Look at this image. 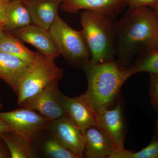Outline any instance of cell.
<instances>
[{
	"instance_id": "obj_22",
	"label": "cell",
	"mask_w": 158,
	"mask_h": 158,
	"mask_svg": "<svg viewBox=\"0 0 158 158\" xmlns=\"http://www.w3.org/2000/svg\"><path fill=\"white\" fill-rule=\"evenodd\" d=\"M149 95L152 105L158 114V74L149 75Z\"/></svg>"
},
{
	"instance_id": "obj_27",
	"label": "cell",
	"mask_w": 158,
	"mask_h": 158,
	"mask_svg": "<svg viewBox=\"0 0 158 158\" xmlns=\"http://www.w3.org/2000/svg\"><path fill=\"white\" fill-rule=\"evenodd\" d=\"M3 24H4V23L0 24V34H1V33L4 31V29H3Z\"/></svg>"
},
{
	"instance_id": "obj_26",
	"label": "cell",
	"mask_w": 158,
	"mask_h": 158,
	"mask_svg": "<svg viewBox=\"0 0 158 158\" xmlns=\"http://www.w3.org/2000/svg\"><path fill=\"white\" fill-rule=\"evenodd\" d=\"M1 138H0V158H9V155L6 151V149L2 145V143L1 141Z\"/></svg>"
},
{
	"instance_id": "obj_3",
	"label": "cell",
	"mask_w": 158,
	"mask_h": 158,
	"mask_svg": "<svg viewBox=\"0 0 158 158\" xmlns=\"http://www.w3.org/2000/svg\"><path fill=\"white\" fill-rule=\"evenodd\" d=\"M81 32L94 64L114 61L116 52V19L103 13L85 10L81 13Z\"/></svg>"
},
{
	"instance_id": "obj_18",
	"label": "cell",
	"mask_w": 158,
	"mask_h": 158,
	"mask_svg": "<svg viewBox=\"0 0 158 158\" xmlns=\"http://www.w3.org/2000/svg\"><path fill=\"white\" fill-rule=\"evenodd\" d=\"M9 150L11 158H34L37 154L31 141L19 134L11 131L0 136Z\"/></svg>"
},
{
	"instance_id": "obj_25",
	"label": "cell",
	"mask_w": 158,
	"mask_h": 158,
	"mask_svg": "<svg viewBox=\"0 0 158 158\" xmlns=\"http://www.w3.org/2000/svg\"><path fill=\"white\" fill-rule=\"evenodd\" d=\"M3 105L1 101V99L0 98V109L2 108ZM11 130L9 129V127L4 123L1 119H0V136L2 135L4 133L11 131Z\"/></svg>"
},
{
	"instance_id": "obj_24",
	"label": "cell",
	"mask_w": 158,
	"mask_h": 158,
	"mask_svg": "<svg viewBox=\"0 0 158 158\" xmlns=\"http://www.w3.org/2000/svg\"><path fill=\"white\" fill-rule=\"evenodd\" d=\"M7 2L0 0V24L4 23L6 17V6Z\"/></svg>"
},
{
	"instance_id": "obj_28",
	"label": "cell",
	"mask_w": 158,
	"mask_h": 158,
	"mask_svg": "<svg viewBox=\"0 0 158 158\" xmlns=\"http://www.w3.org/2000/svg\"><path fill=\"white\" fill-rule=\"evenodd\" d=\"M156 130L157 131V134H158V118L157 121L156 123Z\"/></svg>"
},
{
	"instance_id": "obj_20",
	"label": "cell",
	"mask_w": 158,
	"mask_h": 158,
	"mask_svg": "<svg viewBox=\"0 0 158 158\" xmlns=\"http://www.w3.org/2000/svg\"><path fill=\"white\" fill-rule=\"evenodd\" d=\"M43 151L48 158H80L67 149L52 134L44 141Z\"/></svg>"
},
{
	"instance_id": "obj_1",
	"label": "cell",
	"mask_w": 158,
	"mask_h": 158,
	"mask_svg": "<svg viewBox=\"0 0 158 158\" xmlns=\"http://www.w3.org/2000/svg\"><path fill=\"white\" fill-rule=\"evenodd\" d=\"M115 27L116 62L122 67H129L138 56L158 49V11L146 7L128 8L115 21Z\"/></svg>"
},
{
	"instance_id": "obj_29",
	"label": "cell",
	"mask_w": 158,
	"mask_h": 158,
	"mask_svg": "<svg viewBox=\"0 0 158 158\" xmlns=\"http://www.w3.org/2000/svg\"><path fill=\"white\" fill-rule=\"evenodd\" d=\"M2 1H4V2H10L11 0H2Z\"/></svg>"
},
{
	"instance_id": "obj_9",
	"label": "cell",
	"mask_w": 158,
	"mask_h": 158,
	"mask_svg": "<svg viewBox=\"0 0 158 158\" xmlns=\"http://www.w3.org/2000/svg\"><path fill=\"white\" fill-rule=\"evenodd\" d=\"M98 127L109 135L118 151L116 158H125L127 150L124 147V124L121 105L118 102L115 108L98 113Z\"/></svg>"
},
{
	"instance_id": "obj_10",
	"label": "cell",
	"mask_w": 158,
	"mask_h": 158,
	"mask_svg": "<svg viewBox=\"0 0 158 158\" xmlns=\"http://www.w3.org/2000/svg\"><path fill=\"white\" fill-rule=\"evenodd\" d=\"M49 130L67 149L79 158L83 157L85 134L68 117L64 116L51 122Z\"/></svg>"
},
{
	"instance_id": "obj_5",
	"label": "cell",
	"mask_w": 158,
	"mask_h": 158,
	"mask_svg": "<svg viewBox=\"0 0 158 158\" xmlns=\"http://www.w3.org/2000/svg\"><path fill=\"white\" fill-rule=\"evenodd\" d=\"M49 31L60 55L68 62L82 66L90 59V52L81 31L72 28L59 15Z\"/></svg>"
},
{
	"instance_id": "obj_7",
	"label": "cell",
	"mask_w": 158,
	"mask_h": 158,
	"mask_svg": "<svg viewBox=\"0 0 158 158\" xmlns=\"http://www.w3.org/2000/svg\"><path fill=\"white\" fill-rule=\"evenodd\" d=\"M58 82L49 85L20 106L36 111L52 121L66 116L63 104L64 95L59 90Z\"/></svg>"
},
{
	"instance_id": "obj_14",
	"label": "cell",
	"mask_w": 158,
	"mask_h": 158,
	"mask_svg": "<svg viewBox=\"0 0 158 158\" xmlns=\"http://www.w3.org/2000/svg\"><path fill=\"white\" fill-rule=\"evenodd\" d=\"M62 0H25L32 24L49 30L58 16Z\"/></svg>"
},
{
	"instance_id": "obj_16",
	"label": "cell",
	"mask_w": 158,
	"mask_h": 158,
	"mask_svg": "<svg viewBox=\"0 0 158 158\" xmlns=\"http://www.w3.org/2000/svg\"><path fill=\"white\" fill-rule=\"evenodd\" d=\"M4 31L13 32L32 24L25 0H11L6 4Z\"/></svg>"
},
{
	"instance_id": "obj_17",
	"label": "cell",
	"mask_w": 158,
	"mask_h": 158,
	"mask_svg": "<svg viewBox=\"0 0 158 158\" xmlns=\"http://www.w3.org/2000/svg\"><path fill=\"white\" fill-rule=\"evenodd\" d=\"M23 43L11 33L3 31L0 34V52L17 57L32 65L37 61L38 52H34L30 50Z\"/></svg>"
},
{
	"instance_id": "obj_23",
	"label": "cell",
	"mask_w": 158,
	"mask_h": 158,
	"mask_svg": "<svg viewBox=\"0 0 158 158\" xmlns=\"http://www.w3.org/2000/svg\"><path fill=\"white\" fill-rule=\"evenodd\" d=\"M128 6L131 9L146 7L158 11V0H128Z\"/></svg>"
},
{
	"instance_id": "obj_19",
	"label": "cell",
	"mask_w": 158,
	"mask_h": 158,
	"mask_svg": "<svg viewBox=\"0 0 158 158\" xmlns=\"http://www.w3.org/2000/svg\"><path fill=\"white\" fill-rule=\"evenodd\" d=\"M130 68L134 75L140 72L158 74V49L138 56Z\"/></svg>"
},
{
	"instance_id": "obj_6",
	"label": "cell",
	"mask_w": 158,
	"mask_h": 158,
	"mask_svg": "<svg viewBox=\"0 0 158 158\" xmlns=\"http://www.w3.org/2000/svg\"><path fill=\"white\" fill-rule=\"evenodd\" d=\"M0 119L11 131L32 142L36 141L42 132L49 130L52 122L36 111L23 107L0 113Z\"/></svg>"
},
{
	"instance_id": "obj_11",
	"label": "cell",
	"mask_w": 158,
	"mask_h": 158,
	"mask_svg": "<svg viewBox=\"0 0 158 158\" xmlns=\"http://www.w3.org/2000/svg\"><path fill=\"white\" fill-rule=\"evenodd\" d=\"M128 6V0H62L61 11L75 14L81 10L96 11L116 19Z\"/></svg>"
},
{
	"instance_id": "obj_4",
	"label": "cell",
	"mask_w": 158,
	"mask_h": 158,
	"mask_svg": "<svg viewBox=\"0 0 158 158\" xmlns=\"http://www.w3.org/2000/svg\"><path fill=\"white\" fill-rule=\"evenodd\" d=\"M38 52L37 61L30 65L19 82L17 93L19 106L63 77V69L57 66L55 60Z\"/></svg>"
},
{
	"instance_id": "obj_13",
	"label": "cell",
	"mask_w": 158,
	"mask_h": 158,
	"mask_svg": "<svg viewBox=\"0 0 158 158\" xmlns=\"http://www.w3.org/2000/svg\"><path fill=\"white\" fill-rule=\"evenodd\" d=\"M84 154L88 158H116L118 151L111 138L103 130L96 127L89 128L85 133Z\"/></svg>"
},
{
	"instance_id": "obj_2",
	"label": "cell",
	"mask_w": 158,
	"mask_h": 158,
	"mask_svg": "<svg viewBox=\"0 0 158 158\" xmlns=\"http://www.w3.org/2000/svg\"><path fill=\"white\" fill-rule=\"evenodd\" d=\"M88 82L86 91L97 112L108 109L125 82L134 75L130 67H122L116 61L94 64L83 63Z\"/></svg>"
},
{
	"instance_id": "obj_15",
	"label": "cell",
	"mask_w": 158,
	"mask_h": 158,
	"mask_svg": "<svg viewBox=\"0 0 158 158\" xmlns=\"http://www.w3.org/2000/svg\"><path fill=\"white\" fill-rule=\"evenodd\" d=\"M30 65L17 57L0 52V78L16 94L19 82Z\"/></svg>"
},
{
	"instance_id": "obj_12",
	"label": "cell",
	"mask_w": 158,
	"mask_h": 158,
	"mask_svg": "<svg viewBox=\"0 0 158 158\" xmlns=\"http://www.w3.org/2000/svg\"><path fill=\"white\" fill-rule=\"evenodd\" d=\"M11 33L22 42L33 46L48 58L55 60L61 56L49 30L31 24Z\"/></svg>"
},
{
	"instance_id": "obj_8",
	"label": "cell",
	"mask_w": 158,
	"mask_h": 158,
	"mask_svg": "<svg viewBox=\"0 0 158 158\" xmlns=\"http://www.w3.org/2000/svg\"><path fill=\"white\" fill-rule=\"evenodd\" d=\"M63 104L66 116L73 122L85 134L89 128L98 127V113L88 94L85 93L75 97L64 95Z\"/></svg>"
},
{
	"instance_id": "obj_21",
	"label": "cell",
	"mask_w": 158,
	"mask_h": 158,
	"mask_svg": "<svg viewBox=\"0 0 158 158\" xmlns=\"http://www.w3.org/2000/svg\"><path fill=\"white\" fill-rule=\"evenodd\" d=\"M127 158H158V134L148 146L140 151H130Z\"/></svg>"
}]
</instances>
